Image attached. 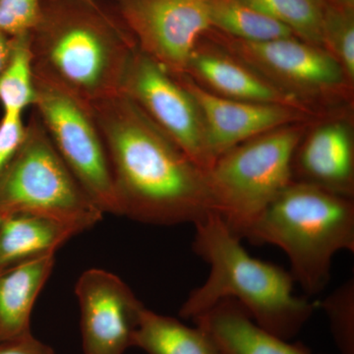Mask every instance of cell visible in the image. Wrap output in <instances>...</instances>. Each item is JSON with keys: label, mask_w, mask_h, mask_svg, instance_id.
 Segmentation results:
<instances>
[{"label": "cell", "mask_w": 354, "mask_h": 354, "mask_svg": "<svg viewBox=\"0 0 354 354\" xmlns=\"http://www.w3.org/2000/svg\"><path fill=\"white\" fill-rule=\"evenodd\" d=\"M90 106L108 152L120 216L149 225H196L216 212L206 174L127 95Z\"/></svg>", "instance_id": "1"}, {"label": "cell", "mask_w": 354, "mask_h": 354, "mask_svg": "<svg viewBox=\"0 0 354 354\" xmlns=\"http://www.w3.org/2000/svg\"><path fill=\"white\" fill-rule=\"evenodd\" d=\"M34 74L91 104L120 94L136 41L99 0H43L30 32Z\"/></svg>", "instance_id": "2"}, {"label": "cell", "mask_w": 354, "mask_h": 354, "mask_svg": "<svg viewBox=\"0 0 354 354\" xmlns=\"http://www.w3.org/2000/svg\"><path fill=\"white\" fill-rule=\"evenodd\" d=\"M195 225L193 250L209 266L208 278L191 291L179 314L194 320L223 299L242 305L263 329L286 341L299 334L318 304L293 295L290 272L249 255L216 212Z\"/></svg>", "instance_id": "3"}, {"label": "cell", "mask_w": 354, "mask_h": 354, "mask_svg": "<svg viewBox=\"0 0 354 354\" xmlns=\"http://www.w3.org/2000/svg\"><path fill=\"white\" fill-rule=\"evenodd\" d=\"M254 245L279 247L307 295L330 283L333 259L354 252V203L312 184L292 181L242 235Z\"/></svg>", "instance_id": "4"}, {"label": "cell", "mask_w": 354, "mask_h": 354, "mask_svg": "<svg viewBox=\"0 0 354 354\" xmlns=\"http://www.w3.org/2000/svg\"><path fill=\"white\" fill-rule=\"evenodd\" d=\"M304 123L266 133L216 158L206 174L216 213L242 235L292 183V162L304 139Z\"/></svg>", "instance_id": "5"}, {"label": "cell", "mask_w": 354, "mask_h": 354, "mask_svg": "<svg viewBox=\"0 0 354 354\" xmlns=\"http://www.w3.org/2000/svg\"><path fill=\"white\" fill-rule=\"evenodd\" d=\"M0 213L48 216L82 232L104 216L57 153L35 109L22 146L0 171Z\"/></svg>", "instance_id": "6"}, {"label": "cell", "mask_w": 354, "mask_h": 354, "mask_svg": "<svg viewBox=\"0 0 354 354\" xmlns=\"http://www.w3.org/2000/svg\"><path fill=\"white\" fill-rule=\"evenodd\" d=\"M35 88L34 109L65 165L104 214L120 216L108 152L90 104L36 75Z\"/></svg>", "instance_id": "7"}, {"label": "cell", "mask_w": 354, "mask_h": 354, "mask_svg": "<svg viewBox=\"0 0 354 354\" xmlns=\"http://www.w3.org/2000/svg\"><path fill=\"white\" fill-rule=\"evenodd\" d=\"M204 36L305 104V99L344 97L351 86L346 72L329 51L295 37L247 41L212 28Z\"/></svg>", "instance_id": "8"}, {"label": "cell", "mask_w": 354, "mask_h": 354, "mask_svg": "<svg viewBox=\"0 0 354 354\" xmlns=\"http://www.w3.org/2000/svg\"><path fill=\"white\" fill-rule=\"evenodd\" d=\"M120 93L132 100L189 158L207 172L215 164L194 97L176 76L137 48Z\"/></svg>", "instance_id": "9"}, {"label": "cell", "mask_w": 354, "mask_h": 354, "mask_svg": "<svg viewBox=\"0 0 354 354\" xmlns=\"http://www.w3.org/2000/svg\"><path fill=\"white\" fill-rule=\"evenodd\" d=\"M114 9L139 50L176 77L186 73L197 44L212 28L209 0H116Z\"/></svg>", "instance_id": "10"}, {"label": "cell", "mask_w": 354, "mask_h": 354, "mask_svg": "<svg viewBox=\"0 0 354 354\" xmlns=\"http://www.w3.org/2000/svg\"><path fill=\"white\" fill-rule=\"evenodd\" d=\"M75 293L84 354H123L133 346L146 307L122 279L90 269L81 274Z\"/></svg>", "instance_id": "11"}, {"label": "cell", "mask_w": 354, "mask_h": 354, "mask_svg": "<svg viewBox=\"0 0 354 354\" xmlns=\"http://www.w3.org/2000/svg\"><path fill=\"white\" fill-rule=\"evenodd\" d=\"M176 78L199 106L215 162L234 147L278 128L304 123L313 114L293 106L227 99L209 92L189 76Z\"/></svg>", "instance_id": "12"}, {"label": "cell", "mask_w": 354, "mask_h": 354, "mask_svg": "<svg viewBox=\"0 0 354 354\" xmlns=\"http://www.w3.org/2000/svg\"><path fill=\"white\" fill-rule=\"evenodd\" d=\"M184 75L227 99L281 104L313 113L307 104L272 85L205 36L193 51Z\"/></svg>", "instance_id": "13"}, {"label": "cell", "mask_w": 354, "mask_h": 354, "mask_svg": "<svg viewBox=\"0 0 354 354\" xmlns=\"http://www.w3.org/2000/svg\"><path fill=\"white\" fill-rule=\"evenodd\" d=\"M297 183L353 198L354 190L353 142L348 128L333 122L318 128L300 143L292 162Z\"/></svg>", "instance_id": "14"}, {"label": "cell", "mask_w": 354, "mask_h": 354, "mask_svg": "<svg viewBox=\"0 0 354 354\" xmlns=\"http://www.w3.org/2000/svg\"><path fill=\"white\" fill-rule=\"evenodd\" d=\"M193 321L221 354H313L261 328L234 299L221 300Z\"/></svg>", "instance_id": "15"}, {"label": "cell", "mask_w": 354, "mask_h": 354, "mask_svg": "<svg viewBox=\"0 0 354 354\" xmlns=\"http://www.w3.org/2000/svg\"><path fill=\"white\" fill-rule=\"evenodd\" d=\"M80 228L36 214L14 213L0 223V271L26 261L55 254Z\"/></svg>", "instance_id": "16"}, {"label": "cell", "mask_w": 354, "mask_h": 354, "mask_svg": "<svg viewBox=\"0 0 354 354\" xmlns=\"http://www.w3.org/2000/svg\"><path fill=\"white\" fill-rule=\"evenodd\" d=\"M55 263L51 254L0 271V342L32 333V308Z\"/></svg>", "instance_id": "17"}, {"label": "cell", "mask_w": 354, "mask_h": 354, "mask_svg": "<svg viewBox=\"0 0 354 354\" xmlns=\"http://www.w3.org/2000/svg\"><path fill=\"white\" fill-rule=\"evenodd\" d=\"M133 346L147 354H221L200 328H191L172 317L144 309Z\"/></svg>", "instance_id": "18"}, {"label": "cell", "mask_w": 354, "mask_h": 354, "mask_svg": "<svg viewBox=\"0 0 354 354\" xmlns=\"http://www.w3.org/2000/svg\"><path fill=\"white\" fill-rule=\"evenodd\" d=\"M212 29L247 41L295 37L290 29L241 0H209Z\"/></svg>", "instance_id": "19"}, {"label": "cell", "mask_w": 354, "mask_h": 354, "mask_svg": "<svg viewBox=\"0 0 354 354\" xmlns=\"http://www.w3.org/2000/svg\"><path fill=\"white\" fill-rule=\"evenodd\" d=\"M290 29L295 38L324 48L326 0H241Z\"/></svg>", "instance_id": "20"}, {"label": "cell", "mask_w": 354, "mask_h": 354, "mask_svg": "<svg viewBox=\"0 0 354 354\" xmlns=\"http://www.w3.org/2000/svg\"><path fill=\"white\" fill-rule=\"evenodd\" d=\"M11 38L10 55L0 73V104L3 111L22 113L36 101L30 32Z\"/></svg>", "instance_id": "21"}, {"label": "cell", "mask_w": 354, "mask_h": 354, "mask_svg": "<svg viewBox=\"0 0 354 354\" xmlns=\"http://www.w3.org/2000/svg\"><path fill=\"white\" fill-rule=\"evenodd\" d=\"M327 1V0H326ZM324 48L337 60L348 80L354 79L353 6L327 1L324 26Z\"/></svg>", "instance_id": "22"}, {"label": "cell", "mask_w": 354, "mask_h": 354, "mask_svg": "<svg viewBox=\"0 0 354 354\" xmlns=\"http://www.w3.org/2000/svg\"><path fill=\"white\" fill-rule=\"evenodd\" d=\"M318 304L330 321L341 354H354V281L348 279Z\"/></svg>", "instance_id": "23"}, {"label": "cell", "mask_w": 354, "mask_h": 354, "mask_svg": "<svg viewBox=\"0 0 354 354\" xmlns=\"http://www.w3.org/2000/svg\"><path fill=\"white\" fill-rule=\"evenodd\" d=\"M43 0H0V31L9 37L30 32L38 24Z\"/></svg>", "instance_id": "24"}, {"label": "cell", "mask_w": 354, "mask_h": 354, "mask_svg": "<svg viewBox=\"0 0 354 354\" xmlns=\"http://www.w3.org/2000/svg\"><path fill=\"white\" fill-rule=\"evenodd\" d=\"M22 113L3 111L0 118V171L18 152L26 138Z\"/></svg>", "instance_id": "25"}, {"label": "cell", "mask_w": 354, "mask_h": 354, "mask_svg": "<svg viewBox=\"0 0 354 354\" xmlns=\"http://www.w3.org/2000/svg\"><path fill=\"white\" fill-rule=\"evenodd\" d=\"M0 354H55L50 346L37 339L32 333L0 342Z\"/></svg>", "instance_id": "26"}, {"label": "cell", "mask_w": 354, "mask_h": 354, "mask_svg": "<svg viewBox=\"0 0 354 354\" xmlns=\"http://www.w3.org/2000/svg\"><path fill=\"white\" fill-rule=\"evenodd\" d=\"M12 38L0 31V73L6 66L9 55H10Z\"/></svg>", "instance_id": "27"}, {"label": "cell", "mask_w": 354, "mask_h": 354, "mask_svg": "<svg viewBox=\"0 0 354 354\" xmlns=\"http://www.w3.org/2000/svg\"><path fill=\"white\" fill-rule=\"evenodd\" d=\"M330 3L339 4V6H353V0H327Z\"/></svg>", "instance_id": "28"}, {"label": "cell", "mask_w": 354, "mask_h": 354, "mask_svg": "<svg viewBox=\"0 0 354 354\" xmlns=\"http://www.w3.org/2000/svg\"><path fill=\"white\" fill-rule=\"evenodd\" d=\"M4 215L3 214L0 213V223H1L2 220H3Z\"/></svg>", "instance_id": "29"}]
</instances>
